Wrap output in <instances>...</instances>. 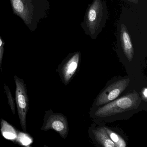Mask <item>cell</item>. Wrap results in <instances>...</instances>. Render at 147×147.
<instances>
[{
  "label": "cell",
  "mask_w": 147,
  "mask_h": 147,
  "mask_svg": "<svg viewBox=\"0 0 147 147\" xmlns=\"http://www.w3.org/2000/svg\"><path fill=\"white\" fill-rule=\"evenodd\" d=\"M41 129L44 131L53 130L57 132L61 137L65 139L69 131L67 119L62 113H54L50 109L45 111Z\"/></svg>",
  "instance_id": "cell-6"
},
{
  "label": "cell",
  "mask_w": 147,
  "mask_h": 147,
  "mask_svg": "<svg viewBox=\"0 0 147 147\" xmlns=\"http://www.w3.org/2000/svg\"><path fill=\"white\" fill-rule=\"evenodd\" d=\"M13 13L34 32L45 18L50 9L48 0H10Z\"/></svg>",
  "instance_id": "cell-1"
},
{
  "label": "cell",
  "mask_w": 147,
  "mask_h": 147,
  "mask_svg": "<svg viewBox=\"0 0 147 147\" xmlns=\"http://www.w3.org/2000/svg\"><path fill=\"white\" fill-rule=\"evenodd\" d=\"M80 52H76L68 56L58 67L57 72L64 85H67L76 73L80 59Z\"/></svg>",
  "instance_id": "cell-7"
},
{
  "label": "cell",
  "mask_w": 147,
  "mask_h": 147,
  "mask_svg": "<svg viewBox=\"0 0 147 147\" xmlns=\"http://www.w3.org/2000/svg\"><path fill=\"white\" fill-rule=\"evenodd\" d=\"M1 131L4 137L17 142L18 135L20 131L16 130L14 127L2 119H1Z\"/></svg>",
  "instance_id": "cell-10"
},
{
  "label": "cell",
  "mask_w": 147,
  "mask_h": 147,
  "mask_svg": "<svg viewBox=\"0 0 147 147\" xmlns=\"http://www.w3.org/2000/svg\"><path fill=\"white\" fill-rule=\"evenodd\" d=\"M108 18L105 2L102 0H93L87 10L81 26L86 34L95 39L105 26Z\"/></svg>",
  "instance_id": "cell-3"
},
{
  "label": "cell",
  "mask_w": 147,
  "mask_h": 147,
  "mask_svg": "<svg viewBox=\"0 0 147 147\" xmlns=\"http://www.w3.org/2000/svg\"><path fill=\"white\" fill-rule=\"evenodd\" d=\"M5 42L2 39L1 36H0V69L2 70V63L3 60V56H4V51H5Z\"/></svg>",
  "instance_id": "cell-13"
},
{
  "label": "cell",
  "mask_w": 147,
  "mask_h": 147,
  "mask_svg": "<svg viewBox=\"0 0 147 147\" xmlns=\"http://www.w3.org/2000/svg\"><path fill=\"white\" fill-rule=\"evenodd\" d=\"M92 131L96 142L100 146L104 147H116L114 143L111 140L107 135L104 126H98L93 128Z\"/></svg>",
  "instance_id": "cell-9"
},
{
  "label": "cell",
  "mask_w": 147,
  "mask_h": 147,
  "mask_svg": "<svg viewBox=\"0 0 147 147\" xmlns=\"http://www.w3.org/2000/svg\"><path fill=\"white\" fill-rule=\"evenodd\" d=\"M130 81L129 77H125L109 82L96 98L94 106H101L117 99L127 88Z\"/></svg>",
  "instance_id": "cell-5"
},
{
  "label": "cell",
  "mask_w": 147,
  "mask_h": 147,
  "mask_svg": "<svg viewBox=\"0 0 147 147\" xmlns=\"http://www.w3.org/2000/svg\"><path fill=\"white\" fill-rule=\"evenodd\" d=\"M124 1H129V2H131V3H135V4L138 3V0H124Z\"/></svg>",
  "instance_id": "cell-15"
},
{
  "label": "cell",
  "mask_w": 147,
  "mask_h": 147,
  "mask_svg": "<svg viewBox=\"0 0 147 147\" xmlns=\"http://www.w3.org/2000/svg\"><path fill=\"white\" fill-rule=\"evenodd\" d=\"M120 40L125 55L129 61H131L134 57V49L127 28L124 25L120 26Z\"/></svg>",
  "instance_id": "cell-8"
},
{
  "label": "cell",
  "mask_w": 147,
  "mask_h": 147,
  "mask_svg": "<svg viewBox=\"0 0 147 147\" xmlns=\"http://www.w3.org/2000/svg\"><path fill=\"white\" fill-rule=\"evenodd\" d=\"M142 95L143 98L145 100V102H146L147 98V88H144L143 89L142 91Z\"/></svg>",
  "instance_id": "cell-14"
},
{
  "label": "cell",
  "mask_w": 147,
  "mask_h": 147,
  "mask_svg": "<svg viewBox=\"0 0 147 147\" xmlns=\"http://www.w3.org/2000/svg\"><path fill=\"white\" fill-rule=\"evenodd\" d=\"M4 88L7 98V103L10 107L13 114L14 115L15 113V99L12 94L9 86L6 83L4 84Z\"/></svg>",
  "instance_id": "cell-12"
},
{
  "label": "cell",
  "mask_w": 147,
  "mask_h": 147,
  "mask_svg": "<svg viewBox=\"0 0 147 147\" xmlns=\"http://www.w3.org/2000/svg\"><path fill=\"white\" fill-rule=\"evenodd\" d=\"M141 101L139 94L134 90L104 105L98 107L94 112V116L99 119H105L133 111L138 108Z\"/></svg>",
  "instance_id": "cell-2"
},
{
  "label": "cell",
  "mask_w": 147,
  "mask_h": 147,
  "mask_svg": "<svg viewBox=\"0 0 147 147\" xmlns=\"http://www.w3.org/2000/svg\"><path fill=\"white\" fill-rule=\"evenodd\" d=\"M0 82H1V79H0Z\"/></svg>",
  "instance_id": "cell-16"
},
{
  "label": "cell",
  "mask_w": 147,
  "mask_h": 147,
  "mask_svg": "<svg viewBox=\"0 0 147 147\" xmlns=\"http://www.w3.org/2000/svg\"><path fill=\"white\" fill-rule=\"evenodd\" d=\"M16 85L15 101L21 128L24 132L27 133L26 116L29 109V98L26 84L24 80L14 75Z\"/></svg>",
  "instance_id": "cell-4"
},
{
  "label": "cell",
  "mask_w": 147,
  "mask_h": 147,
  "mask_svg": "<svg viewBox=\"0 0 147 147\" xmlns=\"http://www.w3.org/2000/svg\"><path fill=\"white\" fill-rule=\"evenodd\" d=\"M104 127L110 139L114 143L116 147H125L127 146L125 140L119 133L108 126L104 125Z\"/></svg>",
  "instance_id": "cell-11"
}]
</instances>
